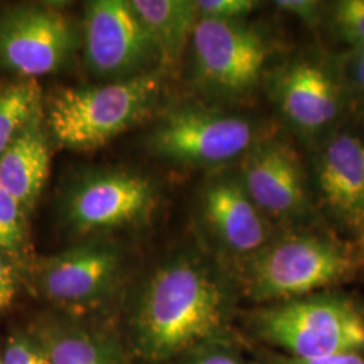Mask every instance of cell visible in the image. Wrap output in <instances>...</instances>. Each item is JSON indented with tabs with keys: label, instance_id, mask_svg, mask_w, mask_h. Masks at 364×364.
<instances>
[{
	"label": "cell",
	"instance_id": "6da1fadb",
	"mask_svg": "<svg viewBox=\"0 0 364 364\" xmlns=\"http://www.w3.org/2000/svg\"><path fill=\"white\" fill-rule=\"evenodd\" d=\"M228 312L220 278L203 260L177 255L151 274L141 293L132 318L138 351L159 363L205 346L220 335Z\"/></svg>",
	"mask_w": 364,
	"mask_h": 364
},
{
	"label": "cell",
	"instance_id": "7a4b0ae2",
	"mask_svg": "<svg viewBox=\"0 0 364 364\" xmlns=\"http://www.w3.org/2000/svg\"><path fill=\"white\" fill-rule=\"evenodd\" d=\"M162 80L161 69H156L126 80L61 90L48 105L46 129L66 149H100L153 111Z\"/></svg>",
	"mask_w": 364,
	"mask_h": 364
},
{
	"label": "cell",
	"instance_id": "3957f363",
	"mask_svg": "<svg viewBox=\"0 0 364 364\" xmlns=\"http://www.w3.org/2000/svg\"><path fill=\"white\" fill-rule=\"evenodd\" d=\"M257 335L290 358L364 352V314L353 302L312 294L275 302L252 318Z\"/></svg>",
	"mask_w": 364,
	"mask_h": 364
},
{
	"label": "cell",
	"instance_id": "277c9868",
	"mask_svg": "<svg viewBox=\"0 0 364 364\" xmlns=\"http://www.w3.org/2000/svg\"><path fill=\"white\" fill-rule=\"evenodd\" d=\"M353 266L351 251L328 236L285 235L248 258L246 290L259 302L301 299L341 281Z\"/></svg>",
	"mask_w": 364,
	"mask_h": 364
},
{
	"label": "cell",
	"instance_id": "5b68a950",
	"mask_svg": "<svg viewBox=\"0 0 364 364\" xmlns=\"http://www.w3.org/2000/svg\"><path fill=\"white\" fill-rule=\"evenodd\" d=\"M255 144V129L242 117L212 108L181 105L168 111L151 131V151L166 161L215 166L243 156Z\"/></svg>",
	"mask_w": 364,
	"mask_h": 364
},
{
	"label": "cell",
	"instance_id": "8992f818",
	"mask_svg": "<svg viewBox=\"0 0 364 364\" xmlns=\"http://www.w3.org/2000/svg\"><path fill=\"white\" fill-rule=\"evenodd\" d=\"M191 41L196 80L205 91L234 99L259 82L269 49L259 33L242 21L198 16Z\"/></svg>",
	"mask_w": 364,
	"mask_h": 364
},
{
	"label": "cell",
	"instance_id": "52a82bcc",
	"mask_svg": "<svg viewBox=\"0 0 364 364\" xmlns=\"http://www.w3.org/2000/svg\"><path fill=\"white\" fill-rule=\"evenodd\" d=\"M156 204V186L144 174L126 169L93 170L69 186L63 215L72 231L93 234L142 223Z\"/></svg>",
	"mask_w": 364,
	"mask_h": 364
},
{
	"label": "cell",
	"instance_id": "ba28073f",
	"mask_svg": "<svg viewBox=\"0 0 364 364\" xmlns=\"http://www.w3.org/2000/svg\"><path fill=\"white\" fill-rule=\"evenodd\" d=\"M82 26L85 63L96 77L126 80L162 66L156 45L130 1L87 3Z\"/></svg>",
	"mask_w": 364,
	"mask_h": 364
},
{
	"label": "cell",
	"instance_id": "9c48e42d",
	"mask_svg": "<svg viewBox=\"0 0 364 364\" xmlns=\"http://www.w3.org/2000/svg\"><path fill=\"white\" fill-rule=\"evenodd\" d=\"M77 48L70 18L48 4H16L0 15V68L23 78L52 75Z\"/></svg>",
	"mask_w": 364,
	"mask_h": 364
},
{
	"label": "cell",
	"instance_id": "30bf717a",
	"mask_svg": "<svg viewBox=\"0 0 364 364\" xmlns=\"http://www.w3.org/2000/svg\"><path fill=\"white\" fill-rule=\"evenodd\" d=\"M123 255L117 245L92 239L43 260L39 287L46 299L72 309L102 304L117 289Z\"/></svg>",
	"mask_w": 364,
	"mask_h": 364
},
{
	"label": "cell",
	"instance_id": "8fae6325",
	"mask_svg": "<svg viewBox=\"0 0 364 364\" xmlns=\"http://www.w3.org/2000/svg\"><path fill=\"white\" fill-rule=\"evenodd\" d=\"M237 178L264 216L293 219L308 210L304 169L297 153L285 142L252 144L242 158Z\"/></svg>",
	"mask_w": 364,
	"mask_h": 364
},
{
	"label": "cell",
	"instance_id": "7c38bea8",
	"mask_svg": "<svg viewBox=\"0 0 364 364\" xmlns=\"http://www.w3.org/2000/svg\"><path fill=\"white\" fill-rule=\"evenodd\" d=\"M272 91L284 117L304 132L324 130L338 119L340 88L317 63L297 60L284 66L274 76Z\"/></svg>",
	"mask_w": 364,
	"mask_h": 364
},
{
	"label": "cell",
	"instance_id": "4fadbf2b",
	"mask_svg": "<svg viewBox=\"0 0 364 364\" xmlns=\"http://www.w3.org/2000/svg\"><path fill=\"white\" fill-rule=\"evenodd\" d=\"M203 210L212 234L232 254L248 259L272 240L266 216L239 178L220 177L209 182Z\"/></svg>",
	"mask_w": 364,
	"mask_h": 364
},
{
	"label": "cell",
	"instance_id": "5bb4252c",
	"mask_svg": "<svg viewBox=\"0 0 364 364\" xmlns=\"http://www.w3.org/2000/svg\"><path fill=\"white\" fill-rule=\"evenodd\" d=\"M316 170L328 208L350 227L363 231V142L351 134L335 136L323 149Z\"/></svg>",
	"mask_w": 364,
	"mask_h": 364
},
{
	"label": "cell",
	"instance_id": "9a60e30c",
	"mask_svg": "<svg viewBox=\"0 0 364 364\" xmlns=\"http://www.w3.org/2000/svg\"><path fill=\"white\" fill-rule=\"evenodd\" d=\"M49 168L50 147L43 108L41 107L0 154V186L26 212L38 200Z\"/></svg>",
	"mask_w": 364,
	"mask_h": 364
},
{
	"label": "cell",
	"instance_id": "2e32d148",
	"mask_svg": "<svg viewBox=\"0 0 364 364\" xmlns=\"http://www.w3.org/2000/svg\"><path fill=\"white\" fill-rule=\"evenodd\" d=\"M161 57L162 66L176 64L192 38L198 14L189 0H131Z\"/></svg>",
	"mask_w": 364,
	"mask_h": 364
},
{
	"label": "cell",
	"instance_id": "e0dca14e",
	"mask_svg": "<svg viewBox=\"0 0 364 364\" xmlns=\"http://www.w3.org/2000/svg\"><path fill=\"white\" fill-rule=\"evenodd\" d=\"M37 340L50 364H123L112 338L68 321L46 323Z\"/></svg>",
	"mask_w": 364,
	"mask_h": 364
},
{
	"label": "cell",
	"instance_id": "ac0fdd59",
	"mask_svg": "<svg viewBox=\"0 0 364 364\" xmlns=\"http://www.w3.org/2000/svg\"><path fill=\"white\" fill-rule=\"evenodd\" d=\"M41 107V87L34 78L0 87V154Z\"/></svg>",
	"mask_w": 364,
	"mask_h": 364
},
{
	"label": "cell",
	"instance_id": "d6986e66",
	"mask_svg": "<svg viewBox=\"0 0 364 364\" xmlns=\"http://www.w3.org/2000/svg\"><path fill=\"white\" fill-rule=\"evenodd\" d=\"M25 210L0 186V252L15 254L25 242Z\"/></svg>",
	"mask_w": 364,
	"mask_h": 364
},
{
	"label": "cell",
	"instance_id": "ffe728a7",
	"mask_svg": "<svg viewBox=\"0 0 364 364\" xmlns=\"http://www.w3.org/2000/svg\"><path fill=\"white\" fill-rule=\"evenodd\" d=\"M333 27L338 37L352 46L364 43V0H341L333 7Z\"/></svg>",
	"mask_w": 364,
	"mask_h": 364
},
{
	"label": "cell",
	"instance_id": "44dd1931",
	"mask_svg": "<svg viewBox=\"0 0 364 364\" xmlns=\"http://www.w3.org/2000/svg\"><path fill=\"white\" fill-rule=\"evenodd\" d=\"M254 0H197L196 9L200 18H213L223 21H242L257 9Z\"/></svg>",
	"mask_w": 364,
	"mask_h": 364
},
{
	"label": "cell",
	"instance_id": "7402d4cb",
	"mask_svg": "<svg viewBox=\"0 0 364 364\" xmlns=\"http://www.w3.org/2000/svg\"><path fill=\"white\" fill-rule=\"evenodd\" d=\"M4 364H50L38 340L16 335L3 352Z\"/></svg>",
	"mask_w": 364,
	"mask_h": 364
},
{
	"label": "cell",
	"instance_id": "603a6c76",
	"mask_svg": "<svg viewBox=\"0 0 364 364\" xmlns=\"http://www.w3.org/2000/svg\"><path fill=\"white\" fill-rule=\"evenodd\" d=\"M182 364H245L242 358L224 346L208 343L197 348Z\"/></svg>",
	"mask_w": 364,
	"mask_h": 364
},
{
	"label": "cell",
	"instance_id": "cb8c5ba5",
	"mask_svg": "<svg viewBox=\"0 0 364 364\" xmlns=\"http://www.w3.org/2000/svg\"><path fill=\"white\" fill-rule=\"evenodd\" d=\"M275 7L284 13L297 16L304 23L316 26L320 18V1L316 0H278Z\"/></svg>",
	"mask_w": 364,
	"mask_h": 364
},
{
	"label": "cell",
	"instance_id": "d4e9b609",
	"mask_svg": "<svg viewBox=\"0 0 364 364\" xmlns=\"http://www.w3.org/2000/svg\"><path fill=\"white\" fill-rule=\"evenodd\" d=\"M267 364H364V352L341 353V355H331V356L311 358V359H299V358H290L282 353H277L267 360Z\"/></svg>",
	"mask_w": 364,
	"mask_h": 364
},
{
	"label": "cell",
	"instance_id": "484cf974",
	"mask_svg": "<svg viewBox=\"0 0 364 364\" xmlns=\"http://www.w3.org/2000/svg\"><path fill=\"white\" fill-rule=\"evenodd\" d=\"M16 293V274L11 262L0 252V312L7 309Z\"/></svg>",
	"mask_w": 364,
	"mask_h": 364
},
{
	"label": "cell",
	"instance_id": "4316f807",
	"mask_svg": "<svg viewBox=\"0 0 364 364\" xmlns=\"http://www.w3.org/2000/svg\"><path fill=\"white\" fill-rule=\"evenodd\" d=\"M352 81L355 88L364 93V58H352Z\"/></svg>",
	"mask_w": 364,
	"mask_h": 364
},
{
	"label": "cell",
	"instance_id": "83f0119b",
	"mask_svg": "<svg viewBox=\"0 0 364 364\" xmlns=\"http://www.w3.org/2000/svg\"><path fill=\"white\" fill-rule=\"evenodd\" d=\"M0 364H4V362H3V353L0 352Z\"/></svg>",
	"mask_w": 364,
	"mask_h": 364
},
{
	"label": "cell",
	"instance_id": "f1b7e54d",
	"mask_svg": "<svg viewBox=\"0 0 364 364\" xmlns=\"http://www.w3.org/2000/svg\"><path fill=\"white\" fill-rule=\"evenodd\" d=\"M363 235H364V230H363Z\"/></svg>",
	"mask_w": 364,
	"mask_h": 364
}]
</instances>
